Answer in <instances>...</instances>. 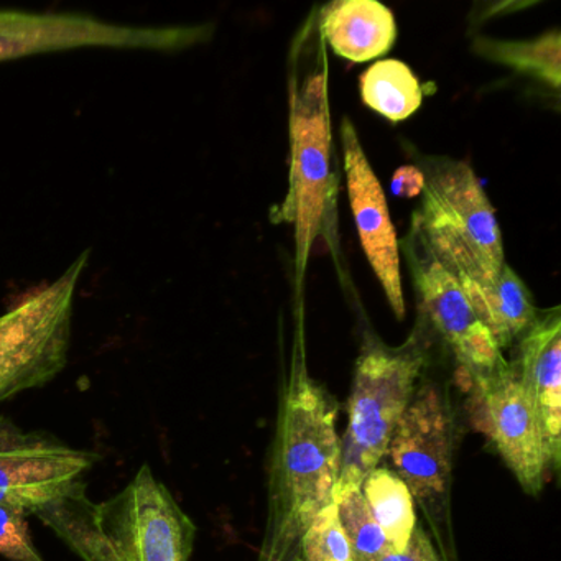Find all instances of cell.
<instances>
[{
	"instance_id": "1",
	"label": "cell",
	"mask_w": 561,
	"mask_h": 561,
	"mask_svg": "<svg viewBox=\"0 0 561 561\" xmlns=\"http://www.w3.org/2000/svg\"><path fill=\"white\" fill-rule=\"evenodd\" d=\"M337 413V400L308 370L298 330L278 393L257 561H294L308 525L333 502L341 461Z\"/></svg>"
},
{
	"instance_id": "2",
	"label": "cell",
	"mask_w": 561,
	"mask_h": 561,
	"mask_svg": "<svg viewBox=\"0 0 561 561\" xmlns=\"http://www.w3.org/2000/svg\"><path fill=\"white\" fill-rule=\"evenodd\" d=\"M35 515L83 561H190L198 530L149 465L107 501L77 481Z\"/></svg>"
},
{
	"instance_id": "3",
	"label": "cell",
	"mask_w": 561,
	"mask_h": 561,
	"mask_svg": "<svg viewBox=\"0 0 561 561\" xmlns=\"http://www.w3.org/2000/svg\"><path fill=\"white\" fill-rule=\"evenodd\" d=\"M423 320L400 346L367 341L354 366L347 399V426L341 438L340 476L333 502L359 491L364 479L387 455L397 423L416 392L428 363Z\"/></svg>"
},
{
	"instance_id": "4",
	"label": "cell",
	"mask_w": 561,
	"mask_h": 561,
	"mask_svg": "<svg viewBox=\"0 0 561 561\" xmlns=\"http://www.w3.org/2000/svg\"><path fill=\"white\" fill-rule=\"evenodd\" d=\"M288 117V192L274 219L294 228L295 267L301 282L318 236L333 228L336 205L327 61L305 77L291 78Z\"/></svg>"
},
{
	"instance_id": "5",
	"label": "cell",
	"mask_w": 561,
	"mask_h": 561,
	"mask_svg": "<svg viewBox=\"0 0 561 561\" xmlns=\"http://www.w3.org/2000/svg\"><path fill=\"white\" fill-rule=\"evenodd\" d=\"M455 448L456 416L448 393L425 383L397 423L387 456L425 517L442 561H459L451 517Z\"/></svg>"
},
{
	"instance_id": "6",
	"label": "cell",
	"mask_w": 561,
	"mask_h": 561,
	"mask_svg": "<svg viewBox=\"0 0 561 561\" xmlns=\"http://www.w3.org/2000/svg\"><path fill=\"white\" fill-rule=\"evenodd\" d=\"M90 254L0 317V402L44 387L67 367L75 297Z\"/></svg>"
},
{
	"instance_id": "7",
	"label": "cell",
	"mask_w": 561,
	"mask_h": 561,
	"mask_svg": "<svg viewBox=\"0 0 561 561\" xmlns=\"http://www.w3.org/2000/svg\"><path fill=\"white\" fill-rule=\"evenodd\" d=\"M211 25L133 27L93 15L35 14L0 9V64L78 48L182 51L211 37Z\"/></svg>"
},
{
	"instance_id": "8",
	"label": "cell",
	"mask_w": 561,
	"mask_h": 561,
	"mask_svg": "<svg viewBox=\"0 0 561 561\" xmlns=\"http://www.w3.org/2000/svg\"><path fill=\"white\" fill-rule=\"evenodd\" d=\"M409 259L423 317L428 318L448 344L469 380L476 382L507 369L511 364L505 360L501 347L415 225L410 234Z\"/></svg>"
},
{
	"instance_id": "9",
	"label": "cell",
	"mask_w": 561,
	"mask_h": 561,
	"mask_svg": "<svg viewBox=\"0 0 561 561\" xmlns=\"http://www.w3.org/2000/svg\"><path fill=\"white\" fill-rule=\"evenodd\" d=\"M98 456L0 419V505L35 515L81 481Z\"/></svg>"
},
{
	"instance_id": "10",
	"label": "cell",
	"mask_w": 561,
	"mask_h": 561,
	"mask_svg": "<svg viewBox=\"0 0 561 561\" xmlns=\"http://www.w3.org/2000/svg\"><path fill=\"white\" fill-rule=\"evenodd\" d=\"M420 196L422 205L413 219L422 228L448 232L489 267L507 264L497 216L468 163L430 160Z\"/></svg>"
},
{
	"instance_id": "11",
	"label": "cell",
	"mask_w": 561,
	"mask_h": 561,
	"mask_svg": "<svg viewBox=\"0 0 561 561\" xmlns=\"http://www.w3.org/2000/svg\"><path fill=\"white\" fill-rule=\"evenodd\" d=\"M413 225L455 278L497 346L501 350L511 346L537 317L538 310L524 280L508 264L502 268L489 267L448 232L422 228L415 219Z\"/></svg>"
},
{
	"instance_id": "12",
	"label": "cell",
	"mask_w": 561,
	"mask_h": 561,
	"mask_svg": "<svg viewBox=\"0 0 561 561\" xmlns=\"http://www.w3.org/2000/svg\"><path fill=\"white\" fill-rule=\"evenodd\" d=\"M341 149L347 195L364 254L379 280L393 314L405 317L400 275V245L389 215L386 193L360 146L356 127L347 117L341 123Z\"/></svg>"
},
{
	"instance_id": "13",
	"label": "cell",
	"mask_w": 561,
	"mask_h": 561,
	"mask_svg": "<svg viewBox=\"0 0 561 561\" xmlns=\"http://www.w3.org/2000/svg\"><path fill=\"white\" fill-rule=\"evenodd\" d=\"M472 383L485 419V432L527 494L538 495L547 479V459L534 410L515 367Z\"/></svg>"
},
{
	"instance_id": "14",
	"label": "cell",
	"mask_w": 561,
	"mask_h": 561,
	"mask_svg": "<svg viewBox=\"0 0 561 561\" xmlns=\"http://www.w3.org/2000/svg\"><path fill=\"white\" fill-rule=\"evenodd\" d=\"M518 380L534 410L548 471L561 461V314L560 308L537 311L520 336Z\"/></svg>"
},
{
	"instance_id": "15",
	"label": "cell",
	"mask_w": 561,
	"mask_h": 561,
	"mask_svg": "<svg viewBox=\"0 0 561 561\" xmlns=\"http://www.w3.org/2000/svg\"><path fill=\"white\" fill-rule=\"evenodd\" d=\"M321 32L337 57L364 64L392 50L397 24L377 0H337L323 9Z\"/></svg>"
},
{
	"instance_id": "16",
	"label": "cell",
	"mask_w": 561,
	"mask_h": 561,
	"mask_svg": "<svg viewBox=\"0 0 561 561\" xmlns=\"http://www.w3.org/2000/svg\"><path fill=\"white\" fill-rule=\"evenodd\" d=\"M364 499L393 551H402L415 530V502L392 468L377 466L360 485Z\"/></svg>"
},
{
	"instance_id": "17",
	"label": "cell",
	"mask_w": 561,
	"mask_h": 561,
	"mask_svg": "<svg viewBox=\"0 0 561 561\" xmlns=\"http://www.w3.org/2000/svg\"><path fill=\"white\" fill-rule=\"evenodd\" d=\"M360 100L390 123H402L422 106L419 78L399 60H380L364 71L359 81Z\"/></svg>"
},
{
	"instance_id": "18",
	"label": "cell",
	"mask_w": 561,
	"mask_h": 561,
	"mask_svg": "<svg viewBox=\"0 0 561 561\" xmlns=\"http://www.w3.org/2000/svg\"><path fill=\"white\" fill-rule=\"evenodd\" d=\"M474 50L488 60L530 75L553 90H560L561 37L558 31L547 32L530 42L478 38Z\"/></svg>"
},
{
	"instance_id": "19",
	"label": "cell",
	"mask_w": 561,
	"mask_h": 561,
	"mask_svg": "<svg viewBox=\"0 0 561 561\" xmlns=\"http://www.w3.org/2000/svg\"><path fill=\"white\" fill-rule=\"evenodd\" d=\"M337 512L344 534L353 548L354 561L376 560L393 551L360 489L341 499L337 502Z\"/></svg>"
},
{
	"instance_id": "20",
	"label": "cell",
	"mask_w": 561,
	"mask_h": 561,
	"mask_svg": "<svg viewBox=\"0 0 561 561\" xmlns=\"http://www.w3.org/2000/svg\"><path fill=\"white\" fill-rule=\"evenodd\" d=\"M297 557L304 561H354L337 504H328L308 525L298 543Z\"/></svg>"
},
{
	"instance_id": "21",
	"label": "cell",
	"mask_w": 561,
	"mask_h": 561,
	"mask_svg": "<svg viewBox=\"0 0 561 561\" xmlns=\"http://www.w3.org/2000/svg\"><path fill=\"white\" fill-rule=\"evenodd\" d=\"M0 554L12 561H45L32 540L27 515L0 505Z\"/></svg>"
},
{
	"instance_id": "22",
	"label": "cell",
	"mask_w": 561,
	"mask_h": 561,
	"mask_svg": "<svg viewBox=\"0 0 561 561\" xmlns=\"http://www.w3.org/2000/svg\"><path fill=\"white\" fill-rule=\"evenodd\" d=\"M370 561H442V558L425 528L416 524L409 543L402 551H390Z\"/></svg>"
},
{
	"instance_id": "23",
	"label": "cell",
	"mask_w": 561,
	"mask_h": 561,
	"mask_svg": "<svg viewBox=\"0 0 561 561\" xmlns=\"http://www.w3.org/2000/svg\"><path fill=\"white\" fill-rule=\"evenodd\" d=\"M294 561H304V560H300V558L297 557V558H295Z\"/></svg>"
}]
</instances>
